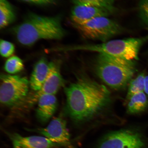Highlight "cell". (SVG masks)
I'll list each match as a JSON object with an SVG mask.
<instances>
[{
	"label": "cell",
	"instance_id": "5b68a950",
	"mask_svg": "<svg viewBox=\"0 0 148 148\" xmlns=\"http://www.w3.org/2000/svg\"><path fill=\"white\" fill-rule=\"evenodd\" d=\"M74 25L84 38L103 42L108 41L123 30L119 24L106 16L96 18L81 25Z\"/></svg>",
	"mask_w": 148,
	"mask_h": 148
},
{
	"label": "cell",
	"instance_id": "4fadbf2b",
	"mask_svg": "<svg viewBox=\"0 0 148 148\" xmlns=\"http://www.w3.org/2000/svg\"><path fill=\"white\" fill-rule=\"evenodd\" d=\"M50 62L42 58L34 66L29 80V86L34 91L38 92L42 87L49 73Z\"/></svg>",
	"mask_w": 148,
	"mask_h": 148
},
{
	"label": "cell",
	"instance_id": "9c48e42d",
	"mask_svg": "<svg viewBox=\"0 0 148 148\" xmlns=\"http://www.w3.org/2000/svg\"><path fill=\"white\" fill-rule=\"evenodd\" d=\"M60 63L57 62H50L49 68L47 76L42 87L31 98L30 102L37 101L38 98L44 94L55 95L64 86V80L61 75Z\"/></svg>",
	"mask_w": 148,
	"mask_h": 148
},
{
	"label": "cell",
	"instance_id": "8fae6325",
	"mask_svg": "<svg viewBox=\"0 0 148 148\" xmlns=\"http://www.w3.org/2000/svg\"><path fill=\"white\" fill-rule=\"evenodd\" d=\"M13 148H56L61 147L44 136H24L17 133L7 134Z\"/></svg>",
	"mask_w": 148,
	"mask_h": 148
},
{
	"label": "cell",
	"instance_id": "8992f818",
	"mask_svg": "<svg viewBox=\"0 0 148 148\" xmlns=\"http://www.w3.org/2000/svg\"><path fill=\"white\" fill-rule=\"evenodd\" d=\"M29 81L17 75L1 74L0 101L3 106H16L26 98L28 94Z\"/></svg>",
	"mask_w": 148,
	"mask_h": 148
},
{
	"label": "cell",
	"instance_id": "52a82bcc",
	"mask_svg": "<svg viewBox=\"0 0 148 148\" xmlns=\"http://www.w3.org/2000/svg\"><path fill=\"white\" fill-rule=\"evenodd\" d=\"M144 142L138 133L129 129L109 133L99 142L98 148H144Z\"/></svg>",
	"mask_w": 148,
	"mask_h": 148
},
{
	"label": "cell",
	"instance_id": "ffe728a7",
	"mask_svg": "<svg viewBox=\"0 0 148 148\" xmlns=\"http://www.w3.org/2000/svg\"><path fill=\"white\" fill-rule=\"evenodd\" d=\"M138 9L140 20L148 28V0H140Z\"/></svg>",
	"mask_w": 148,
	"mask_h": 148
},
{
	"label": "cell",
	"instance_id": "5bb4252c",
	"mask_svg": "<svg viewBox=\"0 0 148 148\" xmlns=\"http://www.w3.org/2000/svg\"><path fill=\"white\" fill-rule=\"evenodd\" d=\"M127 102V112L130 114H140L148 108L147 97L144 92L134 94Z\"/></svg>",
	"mask_w": 148,
	"mask_h": 148
},
{
	"label": "cell",
	"instance_id": "6da1fadb",
	"mask_svg": "<svg viewBox=\"0 0 148 148\" xmlns=\"http://www.w3.org/2000/svg\"><path fill=\"white\" fill-rule=\"evenodd\" d=\"M66 110L76 123L91 119L106 108L110 101L106 87L83 77L64 88Z\"/></svg>",
	"mask_w": 148,
	"mask_h": 148
},
{
	"label": "cell",
	"instance_id": "277c9868",
	"mask_svg": "<svg viewBox=\"0 0 148 148\" xmlns=\"http://www.w3.org/2000/svg\"><path fill=\"white\" fill-rule=\"evenodd\" d=\"M148 39V36L109 40L100 44L74 46L70 49L96 52L127 60L135 61L138 60L140 48Z\"/></svg>",
	"mask_w": 148,
	"mask_h": 148
},
{
	"label": "cell",
	"instance_id": "cb8c5ba5",
	"mask_svg": "<svg viewBox=\"0 0 148 148\" xmlns=\"http://www.w3.org/2000/svg\"><path fill=\"white\" fill-rule=\"evenodd\" d=\"M52 1H54L55 0H52Z\"/></svg>",
	"mask_w": 148,
	"mask_h": 148
},
{
	"label": "cell",
	"instance_id": "3957f363",
	"mask_svg": "<svg viewBox=\"0 0 148 148\" xmlns=\"http://www.w3.org/2000/svg\"><path fill=\"white\" fill-rule=\"evenodd\" d=\"M97 75L105 84L114 89L125 87L136 71L134 61H130L99 53L96 60Z\"/></svg>",
	"mask_w": 148,
	"mask_h": 148
},
{
	"label": "cell",
	"instance_id": "30bf717a",
	"mask_svg": "<svg viewBox=\"0 0 148 148\" xmlns=\"http://www.w3.org/2000/svg\"><path fill=\"white\" fill-rule=\"evenodd\" d=\"M113 13L108 9L94 5L75 4L71 11V20L74 25H81L100 16H108Z\"/></svg>",
	"mask_w": 148,
	"mask_h": 148
},
{
	"label": "cell",
	"instance_id": "603a6c76",
	"mask_svg": "<svg viewBox=\"0 0 148 148\" xmlns=\"http://www.w3.org/2000/svg\"><path fill=\"white\" fill-rule=\"evenodd\" d=\"M112 1H114V0H112Z\"/></svg>",
	"mask_w": 148,
	"mask_h": 148
},
{
	"label": "cell",
	"instance_id": "2e32d148",
	"mask_svg": "<svg viewBox=\"0 0 148 148\" xmlns=\"http://www.w3.org/2000/svg\"><path fill=\"white\" fill-rule=\"evenodd\" d=\"M145 77V73L142 72L134 79H131L129 82L126 101H127L130 98L135 94L144 92Z\"/></svg>",
	"mask_w": 148,
	"mask_h": 148
},
{
	"label": "cell",
	"instance_id": "7c38bea8",
	"mask_svg": "<svg viewBox=\"0 0 148 148\" xmlns=\"http://www.w3.org/2000/svg\"><path fill=\"white\" fill-rule=\"evenodd\" d=\"M36 116L42 123L49 121L55 114L57 107V101L55 95L44 94L38 98Z\"/></svg>",
	"mask_w": 148,
	"mask_h": 148
},
{
	"label": "cell",
	"instance_id": "ba28073f",
	"mask_svg": "<svg viewBox=\"0 0 148 148\" xmlns=\"http://www.w3.org/2000/svg\"><path fill=\"white\" fill-rule=\"evenodd\" d=\"M27 130L38 133L65 148H75L72 144L66 121L62 116L53 119L47 127Z\"/></svg>",
	"mask_w": 148,
	"mask_h": 148
},
{
	"label": "cell",
	"instance_id": "9a60e30c",
	"mask_svg": "<svg viewBox=\"0 0 148 148\" xmlns=\"http://www.w3.org/2000/svg\"><path fill=\"white\" fill-rule=\"evenodd\" d=\"M16 15L14 9L7 0H0V27L3 29L14 21Z\"/></svg>",
	"mask_w": 148,
	"mask_h": 148
},
{
	"label": "cell",
	"instance_id": "d6986e66",
	"mask_svg": "<svg viewBox=\"0 0 148 148\" xmlns=\"http://www.w3.org/2000/svg\"><path fill=\"white\" fill-rule=\"evenodd\" d=\"M15 47L13 44L7 40H1L0 43V52L5 58L10 57L14 53Z\"/></svg>",
	"mask_w": 148,
	"mask_h": 148
},
{
	"label": "cell",
	"instance_id": "7a4b0ae2",
	"mask_svg": "<svg viewBox=\"0 0 148 148\" xmlns=\"http://www.w3.org/2000/svg\"><path fill=\"white\" fill-rule=\"evenodd\" d=\"M13 32L18 42L25 46L33 45L41 40H60L65 36L60 16H46L30 14Z\"/></svg>",
	"mask_w": 148,
	"mask_h": 148
},
{
	"label": "cell",
	"instance_id": "7402d4cb",
	"mask_svg": "<svg viewBox=\"0 0 148 148\" xmlns=\"http://www.w3.org/2000/svg\"><path fill=\"white\" fill-rule=\"evenodd\" d=\"M144 92L148 97V75L145 76L144 80Z\"/></svg>",
	"mask_w": 148,
	"mask_h": 148
},
{
	"label": "cell",
	"instance_id": "e0dca14e",
	"mask_svg": "<svg viewBox=\"0 0 148 148\" xmlns=\"http://www.w3.org/2000/svg\"><path fill=\"white\" fill-rule=\"evenodd\" d=\"M23 61L16 56L10 57L5 62L4 69L7 73L14 74L19 73L24 69Z\"/></svg>",
	"mask_w": 148,
	"mask_h": 148
},
{
	"label": "cell",
	"instance_id": "ac0fdd59",
	"mask_svg": "<svg viewBox=\"0 0 148 148\" xmlns=\"http://www.w3.org/2000/svg\"><path fill=\"white\" fill-rule=\"evenodd\" d=\"M75 4L87 5H94L104 8L114 13L116 8L114 5V1L112 0H73Z\"/></svg>",
	"mask_w": 148,
	"mask_h": 148
},
{
	"label": "cell",
	"instance_id": "44dd1931",
	"mask_svg": "<svg viewBox=\"0 0 148 148\" xmlns=\"http://www.w3.org/2000/svg\"><path fill=\"white\" fill-rule=\"evenodd\" d=\"M22 1L29 3L40 5L49 4L54 2L52 0H22Z\"/></svg>",
	"mask_w": 148,
	"mask_h": 148
}]
</instances>
